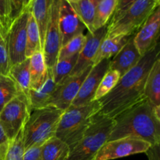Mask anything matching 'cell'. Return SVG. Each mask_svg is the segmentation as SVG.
Instances as JSON below:
<instances>
[{
    "mask_svg": "<svg viewBox=\"0 0 160 160\" xmlns=\"http://www.w3.org/2000/svg\"><path fill=\"white\" fill-rule=\"evenodd\" d=\"M152 145L134 138H123L107 142L97 154L95 160H112L131 155L145 153Z\"/></svg>",
    "mask_w": 160,
    "mask_h": 160,
    "instance_id": "9",
    "label": "cell"
},
{
    "mask_svg": "<svg viewBox=\"0 0 160 160\" xmlns=\"http://www.w3.org/2000/svg\"><path fill=\"white\" fill-rule=\"evenodd\" d=\"M11 64L8 51L7 38L0 40V74L9 76Z\"/></svg>",
    "mask_w": 160,
    "mask_h": 160,
    "instance_id": "33",
    "label": "cell"
},
{
    "mask_svg": "<svg viewBox=\"0 0 160 160\" xmlns=\"http://www.w3.org/2000/svg\"><path fill=\"white\" fill-rule=\"evenodd\" d=\"M93 66H90L79 74L69 77L63 82L57 84L56 91L52 98L50 106L64 111L68 109L78 95L82 83Z\"/></svg>",
    "mask_w": 160,
    "mask_h": 160,
    "instance_id": "11",
    "label": "cell"
},
{
    "mask_svg": "<svg viewBox=\"0 0 160 160\" xmlns=\"http://www.w3.org/2000/svg\"><path fill=\"white\" fill-rule=\"evenodd\" d=\"M159 6V0H118L106 38L134 35Z\"/></svg>",
    "mask_w": 160,
    "mask_h": 160,
    "instance_id": "3",
    "label": "cell"
},
{
    "mask_svg": "<svg viewBox=\"0 0 160 160\" xmlns=\"http://www.w3.org/2000/svg\"><path fill=\"white\" fill-rule=\"evenodd\" d=\"M98 0H68L73 10L86 27L88 32H94L95 9Z\"/></svg>",
    "mask_w": 160,
    "mask_h": 160,
    "instance_id": "21",
    "label": "cell"
},
{
    "mask_svg": "<svg viewBox=\"0 0 160 160\" xmlns=\"http://www.w3.org/2000/svg\"><path fill=\"white\" fill-rule=\"evenodd\" d=\"M120 77L121 76L118 72L109 69L104 75L97 88L94 97V101H98L109 94L117 85Z\"/></svg>",
    "mask_w": 160,
    "mask_h": 160,
    "instance_id": "29",
    "label": "cell"
},
{
    "mask_svg": "<svg viewBox=\"0 0 160 160\" xmlns=\"http://www.w3.org/2000/svg\"><path fill=\"white\" fill-rule=\"evenodd\" d=\"M32 112L28 98L20 92L0 112V125L12 142L23 128Z\"/></svg>",
    "mask_w": 160,
    "mask_h": 160,
    "instance_id": "7",
    "label": "cell"
},
{
    "mask_svg": "<svg viewBox=\"0 0 160 160\" xmlns=\"http://www.w3.org/2000/svg\"><path fill=\"white\" fill-rule=\"evenodd\" d=\"M39 51H42L40 42V36H39L38 26L36 24V22L33 17L32 14H31V7H30L28 24H27L26 58L29 59L33 54Z\"/></svg>",
    "mask_w": 160,
    "mask_h": 160,
    "instance_id": "26",
    "label": "cell"
},
{
    "mask_svg": "<svg viewBox=\"0 0 160 160\" xmlns=\"http://www.w3.org/2000/svg\"><path fill=\"white\" fill-rule=\"evenodd\" d=\"M78 55L59 59L56 66L53 68L52 75L54 81L56 84H59L63 82L67 78H69L72 70L74 68L78 61Z\"/></svg>",
    "mask_w": 160,
    "mask_h": 160,
    "instance_id": "27",
    "label": "cell"
},
{
    "mask_svg": "<svg viewBox=\"0 0 160 160\" xmlns=\"http://www.w3.org/2000/svg\"><path fill=\"white\" fill-rule=\"evenodd\" d=\"M118 0H98L95 9L94 31L106 26L113 14Z\"/></svg>",
    "mask_w": 160,
    "mask_h": 160,
    "instance_id": "25",
    "label": "cell"
},
{
    "mask_svg": "<svg viewBox=\"0 0 160 160\" xmlns=\"http://www.w3.org/2000/svg\"><path fill=\"white\" fill-rule=\"evenodd\" d=\"M142 56L139 53L134 42V35L110 60L109 69L116 70L123 76L137 65Z\"/></svg>",
    "mask_w": 160,
    "mask_h": 160,
    "instance_id": "16",
    "label": "cell"
},
{
    "mask_svg": "<svg viewBox=\"0 0 160 160\" xmlns=\"http://www.w3.org/2000/svg\"><path fill=\"white\" fill-rule=\"evenodd\" d=\"M60 0H52L50 10V20L44 41L42 52L48 70H53L62 45V34L59 23Z\"/></svg>",
    "mask_w": 160,
    "mask_h": 160,
    "instance_id": "8",
    "label": "cell"
},
{
    "mask_svg": "<svg viewBox=\"0 0 160 160\" xmlns=\"http://www.w3.org/2000/svg\"><path fill=\"white\" fill-rule=\"evenodd\" d=\"M29 59L31 76L30 89L36 90L45 83L48 76V70L45 65L42 51L37 52L33 54Z\"/></svg>",
    "mask_w": 160,
    "mask_h": 160,
    "instance_id": "22",
    "label": "cell"
},
{
    "mask_svg": "<svg viewBox=\"0 0 160 160\" xmlns=\"http://www.w3.org/2000/svg\"><path fill=\"white\" fill-rule=\"evenodd\" d=\"M85 42L86 35L84 34H79V35L73 38L71 40H70L62 46L60 51H59L58 60L79 54L80 52L84 47Z\"/></svg>",
    "mask_w": 160,
    "mask_h": 160,
    "instance_id": "30",
    "label": "cell"
},
{
    "mask_svg": "<svg viewBox=\"0 0 160 160\" xmlns=\"http://www.w3.org/2000/svg\"><path fill=\"white\" fill-rule=\"evenodd\" d=\"M30 4L22 15L12 23L7 34L8 51L11 66L27 59V24L30 12Z\"/></svg>",
    "mask_w": 160,
    "mask_h": 160,
    "instance_id": "10",
    "label": "cell"
},
{
    "mask_svg": "<svg viewBox=\"0 0 160 160\" xmlns=\"http://www.w3.org/2000/svg\"><path fill=\"white\" fill-rule=\"evenodd\" d=\"M41 150L43 160H67L70 151L68 145L56 137L43 144Z\"/></svg>",
    "mask_w": 160,
    "mask_h": 160,
    "instance_id": "24",
    "label": "cell"
},
{
    "mask_svg": "<svg viewBox=\"0 0 160 160\" xmlns=\"http://www.w3.org/2000/svg\"><path fill=\"white\" fill-rule=\"evenodd\" d=\"M12 24L10 0H0V27L3 39L7 38Z\"/></svg>",
    "mask_w": 160,
    "mask_h": 160,
    "instance_id": "31",
    "label": "cell"
},
{
    "mask_svg": "<svg viewBox=\"0 0 160 160\" xmlns=\"http://www.w3.org/2000/svg\"><path fill=\"white\" fill-rule=\"evenodd\" d=\"M113 120L108 142L130 137L145 141L152 146L160 145V108L154 107L147 98Z\"/></svg>",
    "mask_w": 160,
    "mask_h": 160,
    "instance_id": "2",
    "label": "cell"
},
{
    "mask_svg": "<svg viewBox=\"0 0 160 160\" xmlns=\"http://www.w3.org/2000/svg\"><path fill=\"white\" fill-rule=\"evenodd\" d=\"M1 39H2V38H0V40H1Z\"/></svg>",
    "mask_w": 160,
    "mask_h": 160,
    "instance_id": "38",
    "label": "cell"
},
{
    "mask_svg": "<svg viewBox=\"0 0 160 160\" xmlns=\"http://www.w3.org/2000/svg\"><path fill=\"white\" fill-rule=\"evenodd\" d=\"M160 6L148 17L140 29L134 34V42L139 53L144 56L159 44Z\"/></svg>",
    "mask_w": 160,
    "mask_h": 160,
    "instance_id": "12",
    "label": "cell"
},
{
    "mask_svg": "<svg viewBox=\"0 0 160 160\" xmlns=\"http://www.w3.org/2000/svg\"><path fill=\"white\" fill-rule=\"evenodd\" d=\"M20 91L9 76L0 74V112Z\"/></svg>",
    "mask_w": 160,
    "mask_h": 160,
    "instance_id": "28",
    "label": "cell"
},
{
    "mask_svg": "<svg viewBox=\"0 0 160 160\" xmlns=\"http://www.w3.org/2000/svg\"><path fill=\"white\" fill-rule=\"evenodd\" d=\"M59 23L62 34V45L73 38L84 34V30H86V27L71 7L68 0H60Z\"/></svg>",
    "mask_w": 160,
    "mask_h": 160,
    "instance_id": "15",
    "label": "cell"
},
{
    "mask_svg": "<svg viewBox=\"0 0 160 160\" xmlns=\"http://www.w3.org/2000/svg\"><path fill=\"white\" fill-rule=\"evenodd\" d=\"M52 0H31V12L38 29L42 48L50 20V10Z\"/></svg>",
    "mask_w": 160,
    "mask_h": 160,
    "instance_id": "18",
    "label": "cell"
},
{
    "mask_svg": "<svg viewBox=\"0 0 160 160\" xmlns=\"http://www.w3.org/2000/svg\"><path fill=\"white\" fill-rule=\"evenodd\" d=\"M113 119L95 114L78 143L70 148L67 160H95L102 147L108 142L113 127Z\"/></svg>",
    "mask_w": 160,
    "mask_h": 160,
    "instance_id": "5",
    "label": "cell"
},
{
    "mask_svg": "<svg viewBox=\"0 0 160 160\" xmlns=\"http://www.w3.org/2000/svg\"><path fill=\"white\" fill-rule=\"evenodd\" d=\"M159 145H153L146 152L148 160H160V148Z\"/></svg>",
    "mask_w": 160,
    "mask_h": 160,
    "instance_id": "36",
    "label": "cell"
},
{
    "mask_svg": "<svg viewBox=\"0 0 160 160\" xmlns=\"http://www.w3.org/2000/svg\"><path fill=\"white\" fill-rule=\"evenodd\" d=\"M41 148L42 146H34L24 150L23 160H43Z\"/></svg>",
    "mask_w": 160,
    "mask_h": 160,
    "instance_id": "35",
    "label": "cell"
},
{
    "mask_svg": "<svg viewBox=\"0 0 160 160\" xmlns=\"http://www.w3.org/2000/svg\"><path fill=\"white\" fill-rule=\"evenodd\" d=\"M24 146L23 142V129L19 132L16 138L10 143L5 160H23Z\"/></svg>",
    "mask_w": 160,
    "mask_h": 160,
    "instance_id": "32",
    "label": "cell"
},
{
    "mask_svg": "<svg viewBox=\"0 0 160 160\" xmlns=\"http://www.w3.org/2000/svg\"><path fill=\"white\" fill-rule=\"evenodd\" d=\"M56 87L57 84L53 79L52 70H48V76L45 83L36 90L34 89L29 90L28 101L31 111L38 110L50 106L52 98L54 92L56 91Z\"/></svg>",
    "mask_w": 160,
    "mask_h": 160,
    "instance_id": "17",
    "label": "cell"
},
{
    "mask_svg": "<svg viewBox=\"0 0 160 160\" xmlns=\"http://www.w3.org/2000/svg\"><path fill=\"white\" fill-rule=\"evenodd\" d=\"M159 53L158 44L142 56L135 67L120 77L115 88L98 100L101 104L100 113L113 119L134 105L146 99L145 86L147 77L155 61L159 57Z\"/></svg>",
    "mask_w": 160,
    "mask_h": 160,
    "instance_id": "1",
    "label": "cell"
},
{
    "mask_svg": "<svg viewBox=\"0 0 160 160\" xmlns=\"http://www.w3.org/2000/svg\"><path fill=\"white\" fill-rule=\"evenodd\" d=\"M9 77L15 82L20 92L28 98L31 84L30 76V59H27L19 63L11 66Z\"/></svg>",
    "mask_w": 160,
    "mask_h": 160,
    "instance_id": "23",
    "label": "cell"
},
{
    "mask_svg": "<svg viewBox=\"0 0 160 160\" xmlns=\"http://www.w3.org/2000/svg\"><path fill=\"white\" fill-rule=\"evenodd\" d=\"M0 38H1L2 39H3V38H2V31H1V27H0Z\"/></svg>",
    "mask_w": 160,
    "mask_h": 160,
    "instance_id": "37",
    "label": "cell"
},
{
    "mask_svg": "<svg viewBox=\"0 0 160 160\" xmlns=\"http://www.w3.org/2000/svg\"><path fill=\"white\" fill-rule=\"evenodd\" d=\"M131 36H117L112 38L105 37L98 48L96 57L94 60L93 66L96 65L104 59H112L128 43Z\"/></svg>",
    "mask_w": 160,
    "mask_h": 160,
    "instance_id": "20",
    "label": "cell"
},
{
    "mask_svg": "<svg viewBox=\"0 0 160 160\" xmlns=\"http://www.w3.org/2000/svg\"><path fill=\"white\" fill-rule=\"evenodd\" d=\"M100 110L99 101H93L81 106H70L62 112L56 137L65 142L70 149L82 137L92 117Z\"/></svg>",
    "mask_w": 160,
    "mask_h": 160,
    "instance_id": "4",
    "label": "cell"
},
{
    "mask_svg": "<svg viewBox=\"0 0 160 160\" xmlns=\"http://www.w3.org/2000/svg\"><path fill=\"white\" fill-rule=\"evenodd\" d=\"M145 96L156 108H160V57L152 67L145 86Z\"/></svg>",
    "mask_w": 160,
    "mask_h": 160,
    "instance_id": "19",
    "label": "cell"
},
{
    "mask_svg": "<svg viewBox=\"0 0 160 160\" xmlns=\"http://www.w3.org/2000/svg\"><path fill=\"white\" fill-rule=\"evenodd\" d=\"M10 141L8 138L6 133L4 132L0 125V160L6 159V154L10 146Z\"/></svg>",
    "mask_w": 160,
    "mask_h": 160,
    "instance_id": "34",
    "label": "cell"
},
{
    "mask_svg": "<svg viewBox=\"0 0 160 160\" xmlns=\"http://www.w3.org/2000/svg\"><path fill=\"white\" fill-rule=\"evenodd\" d=\"M111 59H104L92 67L82 83L78 95L73 100L72 106H81L94 101L95 92L102 79L109 70Z\"/></svg>",
    "mask_w": 160,
    "mask_h": 160,
    "instance_id": "13",
    "label": "cell"
},
{
    "mask_svg": "<svg viewBox=\"0 0 160 160\" xmlns=\"http://www.w3.org/2000/svg\"><path fill=\"white\" fill-rule=\"evenodd\" d=\"M62 112L63 111L54 106L33 111L23 128L24 149L42 146L47 141L56 137Z\"/></svg>",
    "mask_w": 160,
    "mask_h": 160,
    "instance_id": "6",
    "label": "cell"
},
{
    "mask_svg": "<svg viewBox=\"0 0 160 160\" xmlns=\"http://www.w3.org/2000/svg\"><path fill=\"white\" fill-rule=\"evenodd\" d=\"M108 24L103 28L96 30L94 32L88 31L86 35V42L84 47L78 55V61L74 68L69 77L79 74L90 66H93L98 48L102 42L106 37Z\"/></svg>",
    "mask_w": 160,
    "mask_h": 160,
    "instance_id": "14",
    "label": "cell"
}]
</instances>
